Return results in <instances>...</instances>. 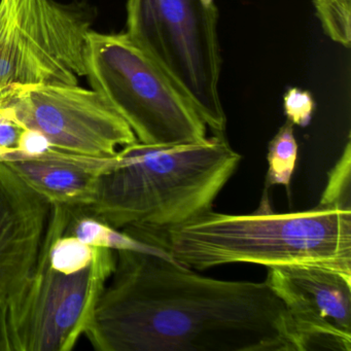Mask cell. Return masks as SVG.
I'll return each instance as SVG.
<instances>
[{
  "label": "cell",
  "instance_id": "cell-1",
  "mask_svg": "<svg viewBox=\"0 0 351 351\" xmlns=\"http://www.w3.org/2000/svg\"><path fill=\"white\" fill-rule=\"evenodd\" d=\"M85 336L100 351H297L264 282L201 276L167 256L118 250Z\"/></svg>",
  "mask_w": 351,
  "mask_h": 351
},
{
  "label": "cell",
  "instance_id": "cell-2",
  "mask_svg": "<svg viewBox=\"0 0 351 351\" xmlns=\"http://www.w3.org/2000/svg\"><path fill=\"white\" fill-rule=\"evenodd\" d=\"M129 235L190 269L233 263L317 265L351 275V209L316 206L276 213L265 195L252 215L211 210L173 227H130Z\"/></svg>",
  "mask_w": 351,
  "mask_h": 351
},
{
  "label": "cell",
  "instance_id": "cell-3",
  "mask_svg": "<svg viewBox=\"0 0 351 351\" xmlns=\"http://www.w3.org/2000/svg\"><path fill=\"white\" fill-rule=\"evenodd\" d=\"M240 160L219 135L178 145L135 141L110 158L92 202L75 208L119 230L173 227L213 209Z\"/></svg>",
  "mask_w": 351,
  "mask_h": 351
},
{
  "label": "cell",
  "instance_id": "cell-4",
  "mask_svg": "<svg viewBox=\"0 0 351 351\" xmlns=\"http://www.w3.org/2000/svg\"><path fill=\"white\" fill-rule=\"evenodd\" d=\"M116 268V252L94 260L53 243L45 233L34 268L0 304V351H69L87 332Z\"/></svg>",
  "mask_w": 351,
  "mask_h": 351
},
{
  "label": "cell",
  "instance_id": "cell-5",
  "mask_svg": "<svg viewBox=\"0 0 351 351\" xmlns=\"http://www.w3.org/2000/svg\"><path fill=\"white\" fill-rule=\"evenodd\" d=\"M215 0H128L127 36L161 69L215 135L227 117Z\"/></svg>",
  "mask_w": 351,
  "mask_h": 351
},
{
  "label": "cell",
  "instance_id": "cell-6",
  "mask_svg": "<svg viewBox=\"0 0 351 351\" xmlns=\"http://www.w3.org/2000/svg\"><path fill=\"white\" fill-rule=\"evenodd\" d=\"M86 77L145 145L207 139V126L190 102L127 34L90 30Z\"/></svg>",
  "mask_w": 351,
  "mask_h": 351
},
{
  "label": "cell",
  "instance_id": "cell-7",
  "mask_svg": "<svg viewBox=\"0 0 351 351\" xmlns=\"http://www.w3.org/2000/svg\"><path fill=\"white\" fill-rule=\"evenodd\" d=\"M91 19L55 0H0V87L77 85L86 77Z\"/></svg>",
  "mask_w": 351,
  "mask_h": 351
},
{
  "label": "cell",
  "instance_id": "cell-8",
  "mask_svg": "<svg viewBox=\"0 0 351 351\" xmlns=\"http://www.w3.org/2000/svg\"><path fill=\"white\" fill-rule=\"evenodd\" d=\"M0 114L42 133L58 151L110 158L137 141L126 121L94 90L67 84L0 87Z\"/></svg>",
  "mask_w": 351,
  "mask_h": 351
},
{
  "label": "cell",
  "instance_id": "cell-9",
  "mask_svg": "<svg viewBox=\"0 0 351 351\" xmlns=\"http://www.w3.org/2000/svg\"><path fill=\"white\" fill-rule=\"evenodd\" d=\"M267 285L282 301L297 351L351 350V275L317 265L270 267Z\"/></svg>",
  "mask_w": 351,
  "mask_h": 351
},
{
  "label": "cell",
  "instance_id": "cell-10",
  "mask_svg": "<svg viewBox=\"0 0 351 351\" xmlns=\"http://www.w3.org/2000/svg\"><path fill=\"white\" fill-rule=\"evenodd\" d=\"M50 210L44 197L0 163V304L34 268Z\"/></svg>",
  "mask_w": 351,
  "mask_h": 351
},
{
  "label": "cell",
  "instance_id": "cell-11",
  "mask_svg": "<svg viewBox=\"0 0 351 351\" xmlns=\"http://www.w3.org/2000/svg\"><path fill=\"white\" fill-rule=\"evenodd\" d=\"M110 158L52 149L34 159L5 164L50 204L83 207L93 200L98 176L108 167Z\"/></svg>",
  "mask_w": 351,
  "mask_h": 351
},
{
  "label": "cell",
  "instance_id": "cell-12",
  "mask_svg": "<svg viewBox=\"0 0 351 351\" xmlns=\"http://www.w3.org/2000/svg\"><path fill=\"white\" fill-rule=\"evenodd\" d=\"M69 207V223L66 230L69 234L79 238L84 243L95 247H104L118 252V250H134L167 256V254L145 243L136 238L127 234L123 230L116 229L104 221H98L89 215H83L75 207Z\"/></svg>",
  "mask_w": 351,
  "mask_h": 351
},
{
  "label": "cell",
  "instance_id": "cell-13",
  "mask_svg": "<svg viewBox=\"0 0 351 351\" xmlns=\"http://www.w3.org/2000/svg\"><path fill=\"white\" fill-rule=\"evenodd\" d=\"M297 158L298 143L295 141L293 125L287 121L269 143L267 155V186L277 184L289 186L295 172Z\"/></svg>",
  "mask_w": 351,
  "mask_h": 351
},
{
  "label": "cell",
  "instance_id": "cell-14",
  "mask_svg": "<svg viewBox=\"0 0 351 351\" xmlns=\"http://www.w3.org/2000/svg\"><path fill=\"white\" fill-rule=\"evenodd\" d=\"M324 34L337 44L350 48L351 0H312Z\"/></svg>",
  "mask_w": 351,
  "mask_h": 351
},
{
  "label": "cell",
  "instance_id": "cell-15",
  "mask_svg": "<svg viewBox=\"0 0 351 351\" xmlns=\"http://www.w3.org/2000/svg\"><path fill=\"white\" fill-rule=\"evenodd\" d=\"M350 141L342 156L328 176L326 189L317 206L328 208L351 209V151Z\"/></svg>",
  "mask_w": 351,
  "mask_h": 351
},
{
  "label": "cell",
  "instance_id": "cell-16",
  "mask_svg": "<svg viewBox=\"0 0 351 351\" xmlns=\"http://www.w3.org/2000/svg\"><path fill=\"white\" fill-rule=\"evenodd\" d=\"M283 108L289 122L299 127H307L313 117L315 101L309 91L289 88L283 96Z\"/></svg>",
  "mask_w": 351,
  "mask_h": 351
},
{
  "label": "cell",
  "instance_id": "cell-17",
  "mask_svg": "<svg viewBox=\"0 0 351 351\" xmlns=\"http://www.w3.org/2000/svg\"><path fill=\"white\" fill-rule=\"evenodd\" d=\"M23 130L17 123L0 114V156L17 147Z\"/></svg>",
  "mask_w": 351,
  "mask_h": 351
}]
</instances>
